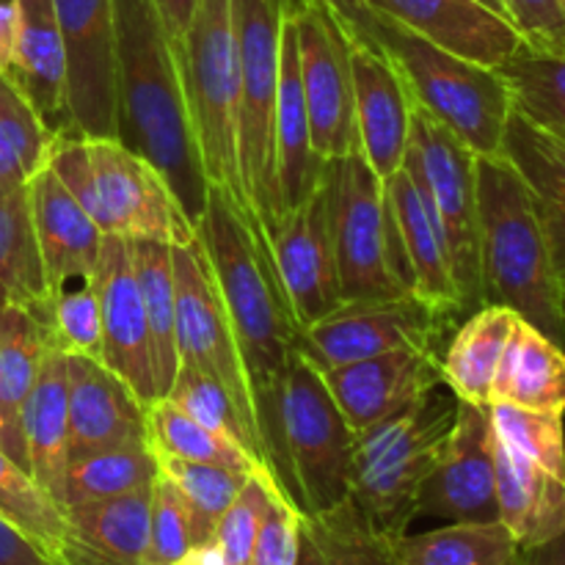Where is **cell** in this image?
<instances>
[{"label":"cell","instance_id":"6da1fadb","mask_svg":"<svg viewBox=\"0 0 565 565\" xmlns=\"http://www.w3.org/2000/svg\"><path fill=\"white\" fill-rule=\"evenodd\" d=\"M196 237L213 265L246 367L265 467L281 489L279 401L290 359L301 345V326L281 290L268 241L218 188H210Z\"/></svg>","mask_w":565,"mask_h":565},{"label":"cell","instance_id":"7a4b0ae2","mask_svg":"<svg viewBox=\"0 0 565 565\" xmlns=\"http://www.w3.org/2000/svg\"><path fill=\"white\" fill-rule=\"evenodd\" d=\"M114 66L119 141L166 177L196 230L210 185L188 121L174 47L154 0H114Z\"/></svg>","mask_w":565,"mask_h":565},{"label":"cell","instance_id":"3957f363","mask_svg":"<svg viewBox=\"0 0 565 565\" xmlns=\"http://www.w3.org/2000/svg\"><path fill=\"white\" fill-rule=\"evenodd\" d=\"M478 230L483 307L511 309L565 348V287L533 191L505 154L478 158Z\"/></svg>","mask_w":565,"mask_h":565},{"label":"cell","instance_id":"277c9868","mask_svg":"<svg viewBox=\"0 0 565 565\" xmlns=\"http://www.w3.org/2000/svg\"><path fill=\"white\" fill-rule=\"evenodd\" d=\"M50 169L103 235L169 246L196 237L166 177L119 138H58Z\"/></svg>","mask_w":565,"mask_h":565},{"label":"cell","instance_id":"5b68a950","mask_svg":"<svg viewBox=\"0 0 565 565\" xmlns=\"http://www.w3.org/2000/svg\"><path fill=\"white\" fill-rule=\"evenodd\" d=\"M188 121L210 188L232 199L259 230L241 177L237 114H241V53L232 0H202L174 50Z\"/></svg>","mask_w":565,"mask_h":565},{"label":"cell","instance_id":"8992f818","mask_svg":"<svg viewBox=\"0 0 565 565\" xmlns=\"http://www.w3.org/2000/svg\"><path fill=\"white\" fill-rule=\"evenodd\" d=\"M373 39L397 66L419 110L461 138L478 158L502 154L513 99L497 66L447 53L379 14Z\"/></svg>","mask_w":565,"mask_h":565},{"label":"cell","instance_id":"52a82bcc","mask_svg":"<svg viewBox=\"0 0 565 565\" xmlns=\"http://www.w3.org/2000/svg\"><path fill=\"white\" fill-rule=\"evenodd\" d=\"M456 417V397L430 392L406 412L356 434L351 500L379 533L397 541L417 519V500Z\"/></svg>","mask_w":565,"mask_h":565},{"label":"cell","instance_id":"ba28073f","mask_svg":"<svg viewBox=\"0 0 565 565\" xmlns=\"http://www.w3.org/2000/svg\"><path fill=\"white\" fill-rule=\"evenodd\" d=\"M323 185L342 303L412 292L384 180L362 152L326 160Z\"/></svg>","mask_w":565,"mask_h":565},{"label":"cell","instance_id":"9c48e42d","mask_svg":"<svg viewBox=\"0 0 565 565\" xmlns=\"http://www.w3.org/2000/svg\"><path fill=\"white\" fill-rule=\"evenodd\" d=\"M290 0H232L237 53H241V114L237 149L248 207L268 241L281 218L276 177V103L279 58Z\"/></svg>","mask_w":565,"mask_h":565},{"label":"cell","instance_id":"30bf717a","mask_svg":"<svg viewBox=\"0 0 565 565\" xmlns=\"http://www.w3.org/2000/svg\"><path fill=\"white\" fill-rule=\"evenodd\" d=\"M281 491L301 513H320L351 494L353 430L337 408L323 375L298 351L279 401Z\"/></svg>","mask_w":565,"mask_h":565},{"label":"cell","instance_id":"8fae6325","mask_svg":"<svg viewBox=\"0 0 565 565\" xmlns=\"http://www.w3.org/2000/svg\"><path fill=\"white\" fill-rule=\"evenodd\" d=\"M403 166L428 196L450 252L463 315L483 307L478 230V154L445 125L412 108V132Z\"/></svg>","mask_w":565,"mask_h":565},{"label":"cell","instance_id":"7c38bea8","mask_svg":"<svg viewBox=\"0 0 565 565\" xmlns=\"http://www.w3.org/2000/svg\"><path fill=\"white\" fill-rule=\"evenodd\" d=\"M298 70L320 160L359 152L353 97V28L320 0H292Z\"/></svg>","mask_w":565,"mask_h":565},{"label":"cell","instance_id":"4fadbf2b","mask_svg":"<svg viewBox=\"0 0 565 565\" xmlns=\"http://www.w3.org/2000/svg\"><path fill=\"white\" fill-rule=\"evenodd\" d=\"M450 323L452 318L417 292L348 301L301 329L298 351L323 373L401 348H439Z\"/></svg>","mask_w":565,"mask_h":565},{"label":"cell","instance_id":"5bb4252c","mask_svg":"<svg viewBox=\"0 0 565 565\" xmlns=\"http://www.w3.org/2000/svg\"><path fill=\"white\" fill-rule=\"evenodd\" d=\"M171 259H174L180 364H191V367L202 370L204 375L218 381L230 392L243 419L259 436L252 386H248L235 331H232L230 315H226L207 252L199 243V237H193V241L180 243V246H171Z\"/></svg>","mask_w":565,"mask_h":565},{"label":"cell","instance_id":"9a60e30c","mask_svg":"<svg viewBox=\"0 0 565 565\" xmlns=\"http://www.w3.org/2000/svg\"><path fill=\"white\" fill-rule=\"evenodd\" d=\"M417 516L447 524L500 522L489 406L456 401V417L419 489Z\"/></svg>","mask_w":565,"mask_h":565},{"label":"cell","instance_id":"2e32d148","mask_svg":"<svg viewBox=\"0 0 565 565\" xmlns=\"http://www.w3.org/2000/svg\"><path fill=\"white\" fill-rule=\"evenodd\" d=\"M70 64V138H119L114 0H53Z\"/></svg>","mask_w":565,"mask_h":565},{"label":"cell","instance_id":"e0dca14e","mask_svg":"<svg viewBox=\"0 0 565 565\" xmlns=\"http://www.w3.org/2000/svg\"><path fill=\"white\" fill-rule=\"evenodd\" d=\"M270 257L281 290L301 329L318 323L342 303L340 276L331 243L329 199L323 174L307 202L285 213L268 235Z\"/></svg>","mask_w":565,"mask_h":565},{"label":"cell","instance_id":"ac0fdd59","mask_svg":"<svg viewBox=\"0 0 565 565\" xmlns=\"http://www.w3.org/2000/svg\"><path fill=\"white\" fill-rule=\"evenodd\" d=\"M320 375L353 436L406 412L445 384L439 348H401Z\"/></svg>","mask_w":565,"mask_h":565},{"label":"cell","instance_id":"d6986e66","mask_svg":"<svg viewBox=\"0 0 565 565\" xmlns=\"http://www.w3.org/2000/svg\"><path fill=\"white\" fill-rule=\"evenodd\" d=\"M99 303L103 326V362L130 386L141 403L158 401L149 351V329L141 290L132 268L130 241L116 235L103 237L99 259L88 276Z\"/></svg>","mask_w":565,"mask_h":565},{"label":"cell","instance_id":"ffe728a7","mask_svg":"<svg viewBox=\"0 0 565 565\" xmlns=\"http://www.w3.org/2000/svg\"><path fill=\"white\" fill-rule=\"evenodd\" d=\"M353 97L359 152L386 180L406 160L412 132V97L401 72L375 39L353 31Z\"/></svg>","mask_w":565,"mask_h":565},{"label":"cell","instance_id":"44dd1931","mask_svg":"<svg viewBox=\"0 0 565 565\" xmlns=\"http://www.w3.org/2000/svg\"><path fill=\"white\" fill-rule=\"evenodd\" d=\"M364 6L425 42L483 66H500L522 47L511 20L480 0H364Z\"/></svg>","mask_w":565,"mask_h":565},{"label":"cell","instance_id":"7402d4cb","mask_svg":"<svg viewBox=\"0 0 565 565\" xmlns=\"http://www.w3.org/2000/svg\"><path fill=\"white\" fill-rule=\"evenodd\" d=\"M70 375V458L149 441L147 403L105 362L66 356Z\"/></svg>","mask_w":565,"mask_h":565},{"label":"cell","instance_id":"603a6c76","mask_svg":"<svg viewBox=\"0 0 565 565\" xmlns=\"http://www.w3.org/2000/svg\"><path fill=\"white\" fill-rule=\"evenodd\" d=\"M384 191L390 199L408 276H412V292H417L423 301L445 312L447 318L458 320L463 315L461 292H458L456 274H452L445 232H441L428 196L423 193L419 182L408 174L406 166L386 177Z\"/></svg>","mask_w":565,"mask_h":565},{"label":"cell","instance_id":"cb8c5ba5","mask_svg":"<svg viewBox=\"0 0 565 565\" xmlns=\"http://www.w3.org/2000/svg\"><path fill=\"white\" fill-rule=\"evenodd\" d=\"M33 232L42 254L44 279L50 296L70 281H83L94 274L103 248V230L66 191L55 171L42 169L28 185Z\"/></svg>","mask_w":565,"mask_h":565},{"label":"cell","instance_id":"d4e9b609","mask_svg":"<svg viewBox=\"0 0 565 565\" xmlns=\"http://www.w3.org/2000/svg\"><path fill=\"white\" fill-rule=\"evenodd\" d=\"M152 486L66 511V535L58 563L147 565Z\"/></svg>","mask_w":565,"mask_h":565},{"label":"cell","instance_id":"484cf974","mask_svg":"<svg viewBox=\"0 0 565 565\" xmlns=\"http://www.w3.org/2000/svg\"><path fill=\"white\" fill-rule=\"evenodd\" d=\"M17 11H20V33H17L14 61L6 75L31 99L50 130L64 138L70 127V110H66L70 64H66L64 36L55 20L53 0H17Z\"/></svg>","mask_w":565,"mask_h":565},{"label":"cell","instance_id":"4316f807","mask_svg":"<svg viewBox=\"0 0 565 565\" xmlns=\"http://www.w3.org/2000/svg\"><path fill=\"white\" fill-rule=\"evenodd\" d=\"M323 166L326 160L318 158L312 143V125L303 103L301 70H298L296 28L287 9L285 31H281L279 103H276V177H279L281 215L312 196Z\"/></svg>","mask_w":565,"mask_h":565},{"label":"cell","instance_id":"83f0119b","mask_svg":"<svg viewBox=\"0 0 565 565\" xmlns=\"http://www.w3.org/2000/svg\"><path fill=\"white\" fill-rule=\"evenodd\" d=\"M500 522L516 544L535 546L565 533V475L539 467L494 436Z\"/></svg>","mask_w":565,"mask_h":565},{"label":"cell","instance_id":"f1b7e54d","mask_svg":"<svg viewBox=\"0 0 565 565\" xmlns=\"http://www.w3.org/2000/svg\"><path fill=\"white\" fill-rule=\"evenodd\" d=\"M47 348L50 331L36 312L0 309V450L22 469H28L22 419Z\"/></svg>","mask_w":565,"mask_h":565},{"label":"cell","instance_id":"f546056e","mask_svg":"<svg viewBox=\"0 0 565 565\" xmlns=\"http://www.w3.org/2000/svg\"><path fill=\"white\" fill-rule=\"evenodd\" d=\"M28 472L58 505L61 478L70 461V375L66 353L50 342L25 406Z\"/></svg>","mask_w":565,"mask_h":565},{"label":"cell","instance_id":"4dcf8cb0","mask_svg":"<svg viewBox=\"0 0 565 565\" xmlns=\"http://www.w3.org/2000/svg\"><path fill=\"white\" fill-rule=\"evenodd\" d=\"M502 154L516 166L533 191L565 287V138L513 110L502 138Z\"/></svg>","mask_w":565,"mask_h":565},{"label":"cell","instance_id":"1f68e13d","mask_svg":"<svg viewBox=\"0 0 565 565\" xmlns=\"http://www.w3.org/2000/svg\"><path fill=\"white\" fill-rule=\"evenodd\" d=\"M491 403L565 417V348L519 318L497 370Z\"/></svg>","mask_w":565,"mask_h":565},{"label":"cell","instance_id":"d6a6232c","mask_svg":"<svg viewBox=\"0 0 565 565\" xmlns=\"http://www.w3.org/2000/svg\"><path fill=\"white\" fill-rule=\"evenodd\" d=\"M516 320L519 315L511 309L486 303L458 326L450 345L441 353V375L456 401L491 406L497 370Z\"/></svg>","mask_w":565,"mask_h":565},{"label":"cell","instance_id":"836d02e7","mask_svg":"<svg viewBox=\"0 0 565 565\" xmlns=\"http://www.w3.org/2000/svg\"><path fill=\"white\" fill-rule=\"evenodd\" d=\"M296 565H397L395 541L367 522L348 497L320 513H301Z\"/></svg>","mask_w":565,"mask_h":565},{"label":"cell","instance_id":"e575fe53","mask_svg":"<svg viewBox=\"0 0 565 565\" xmlns=\"http://www.w3.org/2000/svg\"><path fill=\"white\" fill-rule=\"evenodd\" d=\"M130 254L138 290H141L143 315H147L154 390H158V397H166L174 384L177 370H180L174 259H171L169 243L160 241H130Z\"/></svg>","mask_w":565,"mask_h":565},{"label":"cell","instance_id":"d590c367","mask_svg":"<svg viewBox=\"0 0 565 565\" xmlns=\"http://www.w3.org/2000/svg\"><path fill=\"white\" fill-rule=\"evenodd\" d=\"M158 475L160 463L152 441L83 452L66 461L58 489V508L66 513L72 508L114 500V497L147 489L158 480Z\"/></svg>","mask_w":565,"mask_h":565},{"label":"cell","instance_id":"8d00e7d4","mask_svg":"<svg viewBox=\"0 0 565 565\" xmlns=\"http://www.w3.org/2000/svg\"><path fill=\"white\" fill-rule=\"evenodd\" d=\"M50 301L28 188L0 199V309H31L39 318Z\"/></svg>","mask_w":565,"mask_h":565},{"label":"cell","instance_id":"74e56055","mask_svg":"<svg viewBox=\"0 0 565 565\" xmlns=\"http://www.w3.org/2000/svg\"><path fill=\"white\" fill-rule=\"evenodd\" d=\"M58 138L17 83L0 72V199L28 188L47 169Z\"/></svg>","mask_w":565,"mask_h":565},{"label":"cell","instance_id":"f35d334b","mask_svg":"<svg viewBox=\"0 0 565 565\" xmlns=\"http://www.w3.org/2000/svg\"><path fill=\"white\" fill-rule=\"evenodd\" d=\"M519 550L502 522L445 524L395 541L397 565H516Z\"/></svg>","mask_w":565,"mask_h":565},{"label":"cell","instance_id":"ab89813d","mask_svg":"<svg viewBox=\"0 0 565 565\" xmlns=\"http://www.w3.org/2000/svg\"><path fill=\"white\" fill-rule=\"evenodd\" d=\"M497 70L511 88L513 110L565 138V55L533 50L522 42Z\"/></svg>","mask_w":565,"mask_h":565},{"label":"cell","instance_id":"60d3db41","mask_svg":"<svg viewBox=\"0 0 565 565\" xmlns=\"http://www.w3.org/2000/svg\"><path fill=\"white\" fill-rule=\"evenodd\" d=\"M149 417V441L158 452L182 458V461L215 463V467L237 469V472H257L265 469L246 447L215 430L204 428L182 408H177L169 397H158L147 406Z\"/></svg>","mask_w":565,"mask_h":565},{"label":"cell","instance_id":"b9f144b4","mask_svg":"<svg viewBox=\"0 0 565 565\" xmlns=\"http://www.w3.org/2000/svg\"><path fill=\"white\" fill-rule=\"evenodd\" d=\"M158 463L160 475H166V478L177 486L182 500H185L188 513H191L196 550L199 546H207L210 541H213V533L215 527H218L221 516H224L226 508L235 502V497L241 494L246 480L254 475L215 467V463L182 461V458L166 456V452H158Z\"/></svg>","mask_w":565,"mask_h":565},{"label":"cell","instance_id":"7bdbcfd3","mask_svg":"<svg viewBox=\"0 0 565 565\" xmlns=\"http://www.w3.org/2000/svg\"><path fill=\"white\" fill-rule=\"evenodd\" d=\"M0 516L31 535L44 552L58 561L66 535V516L53 497L31 478L28 469L0 450Z\"/></svg>","mask_w":565,"mask_h":565},{"label":"cell","instance_id":"ee69618b","mask_svg":"<svg viewBox=\"0 0 565 565\" xmlns=\"http://www.w3.org/2000/svg\"><path fill=\"white\" fill-rule=\"evenodd\" d=\"M166 397H169L177 408H182L188 417L202 423L204 428L215 430V434L226 436V439L246 447V450L265 467L263 441H259V436L254 434L252 425L243 419V414L237 412L230 392H226L218 381L204 375L202 370L191 367V364H180L174 384H171L169 395Z\"/></svg>","mask_w":565,"mask_h":565},{"label":"cell","instance_id":"f6af8a7d","mask_svg":"<svg viewBox=\"0 0 565 565\" xmlns=\"http://www.w3.org/2000/svg\"><path fill=\"white\" fill-rule=\"evenodd\" d=\"M50 342L66 356H88L103 362V326L99 303L88 279L70 281L50 296L42 315Z\"/></svg>","mask_w":565,"mask_h":565},{"label":"cell","instance_id":"bcb514c9","mask_svg":"<svg viewBox=\"0 0 565 565\" xmlns=\"http://www.w3.org/2000/svg\"><path fill=\"white\" fill-rule=\"evenodd\" d=\"M494 436L519 456L530 458L539 467L565 475V428L563 417L533 408L491 403Z\"/></svg>","mask_w":565,"mask_h":565},{"label":"cell","instance_id":"7dc6e473","mask_svg":"<svg viewBox=\"0 0 565 565\" xmlns=\"http://www.w3.org/2000/svg\"><path fill=\"white\" fill-rule=\"evenodd\" d=\"M276 489H279V483H276L268 469H257L246 480L241 494L235 497V502L221 516L213 541L207 544L221 565H248L254 541H257Z\"/></svg>","mask_w":565,"mask_h":565},{"label":"cell","instance_id":"c3c4849f","mask_svg":"<svg viewBox=\"0 0 565 565\" xmlns=\"http://www.w3.org/2000/svg\"><path fill=\"white\" fill-rule=\"evenodd\" d=\"M196 550L191 513L185 500L166 475H158L152 486V511H149L147 565H182Z\"/></svg>","mask_w":565,"mask_h":565},{"label":"cell","instance_id":"681fc988","mask_svg":"<svg viewBox=\"0 0 565 565\" xmlns=\"http://www.w3.org/2000/svg\"><path fill=\"white\" fill-rule=\"evenodd\" d=\"M298 522H301V511L292 505L285 491L276 489L257 541H254L248 565H296Z\"/></svg>","mask_w":565,"mask_h":565},{"label":"cell","instance_id":"f907efd6","mask_svg":"<svg viewBox=\"0 0 565 565\" xmlns=\"http://www.w3.org/2000/svg\"><path fill=\"white\" fill-rule=\"evenodd\" d=\"M502 9L527 47L565 55V0H502Z\"/></svg>","mask_w":565,"mask_h":565},{"label":"cell","instance_id":"816d5d0a","mask_svg":"<svg viewBox=\"0 0 565 565\" xmlns=\"http://www.w3.org/2000/svg\"><path fill=\"white\" fill-rule=\"evenodd\" d=\"M0 565H61L17 524L0 516Z\"/></svg>","mask_w":565,"mask_h":565},{"label":"cell","instance_id":"f5cc1de1","mask_svg":"<svg viewBox=\"0 0 565 565\" xmlns=\"http://www.w3.org/2000/svg\"><path fill=\"white\" fill-rule=\"evenodd\" d=\"M199 3L202 0H154V9H158L160 22H163L166 33L171 39V47H180L182 36H185L188 25H191L193 14H196Z\"/></svg>","mask_w":565,"mask_h":565},{"label":"cell","instance_id":"db71d44e","mask_svg":"<svg viewBox=\"0 0 565 565\" xmlns=\"http://www.w3.org/2000/svg\"><path fill=\"white\" fill-rule=\"evenodd\" d=\"M17 33H20V11L17 0H0V72L11 70L17 50Z\"/></svg>","mask_w":565,"mask_h":565},{"label":"cell","instance_id":"11a10c76","mask_svg":"<svg viewBox=\"0 0 565 565\" xmlns=\"http://www.w3.org/2000/svg\"><path fill=\"white\" fill-rule=\"evenodd\" d=\"M320 3H329L348 25L353 28L362 36L373 39V25H375V14L364 6V0H320Z\"/></svg>","mask_w":565,"mask_h":565},{"label":"cell","instance_id":"9f6ffc18","mask_svg":"<svg viewBox=\"0 0 565 565\" xmlns=\"http://www.w3.org/2000/svg\"><path fill=\"white\" fill-rule=\"evenodd\" d=\"M516 565H565V533L544 544L519 550Z\"/></svg>","mask_w":565,"mask_h":565},{"label":"cell","instance_id":"6f0895ef","mask_svg":"<svg viewBox=\"0 0 565 565\" xmlns=\"http://www.w3.org/2000/svg\"><path fill=\"white\" fill-rule=\"evenodd\" d=\"M480 3H483V6H489V9H494L497 14H502V17H505V9H502V0H480Z\"/></svg>","mask_w":565,"mask_h":565},{"label":"cell","instance_id":"680465c9","mask_svg":"<svg viewBox=\"0 0 565 565\" xmlns=\"http://www.w3.org/2000/svg\"><path fill=\"white\" fill-rule=\"evenodd\" d=\"M563 309H565V296H563Z\"/></svg>","mask_w":565,"mask_h":565},{"label":"cell","instance_id":"91938a15","mask_svg":"<svg viewBox=\"0 0 565 565\" xmlns=\"http://www.w3.org/2000/svg\"><path fill=\"white\" fill-rule=\"evenodd\" d=\"M182 565H188V563H182Z\"/></svg>","mask_w":565,"mask_h":565}]
</instances>
